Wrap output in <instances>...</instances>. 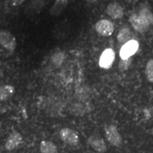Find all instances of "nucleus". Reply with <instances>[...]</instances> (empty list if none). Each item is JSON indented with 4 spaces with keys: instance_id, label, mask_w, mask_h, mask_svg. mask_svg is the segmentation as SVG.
<instances>
[{
    "instance_id": "1",
    "label": "nucleus",
    "mask_w": 153,
    "mask_h": 153,
    "mask_svg": "<svg viewBox=\"0 0 153 153\" xmlns=\"http://www.w3.org/2000/svg\"><path fill=\"white\" fill-rule=\"evenodd\" d=\"M0 45L9 52H14L16 48V40L10 31L1 30H0Z\"/></svg>"
},
{
    "instance_id": "2",
    "label": "nucleus",
    "mask_w": 153,
    "mask_h": 153,
    "mask_svg": "<svg viewBox=\"0 0 153 153\" xmlns=\"http://www.w3.org/2000/svg\"><path fill=\"white\" fill-rule=\"evenodd\" d=\"M105 135L108 143L113 146L120 147L121 145L122 137L115 126L109 125L106 126L105 128Z\"/></svg>"
},
{
    "instance_id": "3",
    "label": "nucleus",
    "mask_w": 153,
    "mask_h": 153,
    "mask_svg": "<svg viewBox=\"0 0 153 153\" xmlns=\"http://www.w3.org/2000/svg\"><path fill=\"white\" fill-rule=\"evenodd\" d=\"M95 29L101 36L108 37L114 33V25L108 19H101L96 24Z\"/></svg>"
},
{
    "instance_id": "4",
    "label": "nucleus",
    "mask_w": 153,
    "mask_h": 153,
    "mask_svg": "<svg viewBox=\"0 0 153 153\" xmlns=\"http://www.w3.org/2000/svg\"><path fill=\"white\" fill-rule=\"evenodd\" d=\"M60 137L63 142L70 145H76L79 143L78 135L73 130L65 128L60 131Z\"/></svg>"
},
{
    "instance_id": "5",
    "label": "nucleus",
    "mask_w": 153,
    "mask_h": 153,
    "mask_svg": "<svg viewBox=\"0 0 153 153\" xmlns=\"http://www.w3.org/2000/svg\"><path fill=\"white\" fill-rule=\"evenodd\" d=\"M139 48V44L135 40H131L127 43L124 44L120 51V56L121 59H128L131 57L136 53Z\"/></svg>"
},
{
    "instance_id": "6",
    "label": "nucleus",
    "mask_w": 153,
    "mask_h": 153,
    "mask_svg": "<svg viewBox=\"0 0 153 153\" xmlns=\"http://www.w3.org/2000/svg\"><path fill=\"white\" fill-rule=\"evenodd\" d=\"M87 143L93 150L98 152H104L107 150L106 143L99 135H91L87 140Z\"/></svg>"
},
{
    "instance_id": "7",
    "label": "nucleus",
    "mask_w": 153,
    "mask_h": 153,
    "mask_svg": "<svg viewBox=\"0 0 153 153\" xmlns=\"http://www.w3.org/2000/svg\"><path fill=\"white\" fill-rule=\"evenodd\" d=\"M115 59V53L111 48H107L101 54L99 59V66L104 69L111 67Z\"/></svg>"
},
{
    "instance_id": "8",
    "label": "nucleus",
    "mask_w": 153,
    "mask_h": 153,
    "mask_svg": "<svg viewBox=\"0 0 153 153\" xmlns=\"http://www.w3.org/2000/svg\"><path fill=\"white\" fill-rule=\"evenodd\" d=\"M23 137L18 132H13L9 135L5 143V148L8 151H12L22 144Z\"/></svg>"
},
{
    "instance_id": "9",
    "label": "nucleus",
    "mask_w": 153,
    "mask_h": 153,
    "mask_svg": "<svg viewBox=\"0 0 153 153\" xmlns=\"http://www.w3.org/2000/svg\"><path fill=\"white\" fill-rule=\"evenodd\" d=\"M130 22L134 29L140 33L146 31L149 27V25L143 18H141L139 15L133 14L130 17Z\"/></svg>"
},
{
    "instance_id": "10",
    "label": "nucleus",
    "mask_w": 153,
    "mask_h": 153,
    "mask_svg": "<svg viewBox=\"0 0 153 153\" xmlns=\"http://www.w3.org/2000/svg\"><path fill=\"white\" fill-rule=\"evenodd\" d=\"M106 13L114 19H120L123 16L124 11L123 7L119 4L114 2L107 6Z\"/></svg>"
},
{
    "instance_id": "11",
    "label": "nucleus",
    "mask_w": 153,
    "mask_h": 153,
    "mask_svg": "<svg viewBox=\"0 0 153 153\" xmlns=\"http://www.w3.org/2000/svg\"><path fill=\"white\" fill-rule=\"evenodd\" d=\"M69 0H55L54 4L50 10V14L53 16H58L62 14L68 5Z\"/></svg>"
},
{
    "instance_id": "12",
    "label": "nucleus",
    "mask_w": 153,
    "mask_h": 153,
    "mask_svg": "<svg viewBox=\"0 0 153 153\" xmlns=\"http://www.w3.org/2000/svg\"><path fill=\"white\" fill-rule=\"evenodd\" d=\"M117 40L118 43L123 45L124 44L127 43L128 42L131 41V40H133V33H132L131 30L127 27L122 28L119 30V32H118L117 36Z\"/></svg>"
},
{
    "instance_id": "13",
    "label": "nucleus",
    "mask_w": 153,
    "mask_h": 153,
    "mask_svg": "<svg viewBox=\"0 0 153 153\" xmlns=\"http://www.w3.org/2000/svg\"><path fill=\"white\" fill-rule=\"evenodd\" d=\"M15 93V87L10 85H5L0 87V101H6L10 99Z\"/></svg>"
},
{
    "instance_id": "14",
    "label": "nucleus",
    "mask_w": 153,
    "mask_h": 153,
    "mask_svg": "<svg viewBox=\"0 0 153 153\" xmlns=\"http://www.w3.org/2000/svg\"><path fill=\"white\" fill-rule=\"evenodd\" d=\"M40 151L41 153H57V148L51 141L43 140L40 143Z\"/></svg>"
},
{
    "instance_id": "15",
    "label": "nucleus",
    "mask_w": 153,
    "mask_h": 153,
    "mask_svg": "<svg viewBox=\"0 0 153 153\" xmlns=\"http://www.w3.org/2000/svg\"><path fill=\"white\" fill-rule=\"evenodd\" d=\"M65 57V55L63 52H57L54 53L51 57V62L55 66L59 67L63 63Z\"/></svg>"
},
{
    "instance_id": "16",
    "label": "nucleus",
    "mask_w": 153,
    "mask_h": 153,
    "mask_svg": "<svg viewBox=\"0 0 153 153\" xmlns=\"http://www.w3.org/2000/svg\"><path fill=\"white\" fill-rule=\"evenodd\" d=\"M139 16L143 18L149 25L153 24V14L149 9H143L140 11Z\"/></svg>"
},
{
    "instance_id": "17",
    "label": "nucleus",
    "mask_w": 153,
    "mask_h": 153,
    "mask_svg": "<svg viewBox=\"0 0 153 153\" xmlns=\"http://www.w3.org/2000/svg\"><path fill=\"white\" fill-rule=\"evenodd\" d=\"M145 75L147 79L151 83H153V59H150L146 64Z\"/></svg>"
},
{
    "instance_id": "18",
    "label": "nucleus",
    "mask_w": 153,
    "mask_h": 153,
    "mask_svg": "<svg viewBox=\"0 0 153 153\" xmlns=\"http://www.w3.org/2000/svg\"><path fill=\"white\" fill-rule=\"evenodd\" d=\"M131 57H129V58L128 59H124V60L121 59V60H120L119 63H118V68H119L120 71H126V70H127L128 69L130 65H131Z\"/></svg>"
},
{
    "instance_id": "19",
    "label": "nucleus",
    "mask_w": 153,
    "mask_h": 153,
    "mask_svg": "<svg viewBox=\"0 0 153 153\" xmlns=\"http://www.w3.org/2000/svg\"><path fill=\"white\" fill-rule=\"evenodd\" d=\"M26 1V0H11V3L14 7H17V6L22 4Z\"/></svg>"
},
{
    "instance_id": "20",
    "label": "nucleus",
    "mask_w": 153,
    "mask_h": 153,
    "mask_svg": "<svg viewBox=\"0 0 153 153\" xmlns=\"http://www.w3.org/2000/svg\"><path fill=\"white\" fill-rule=\"evenodd\" d=\"M87 2H89V3H90V4H93V3L97 2V1H98V0H87Z\"/></svg>"
},
{
    "instance_id": "21",
    "label": "nucleus",
    "mask_w": 153,
    "mask_h": 153,
    "mask_svg": "<svg viewBox=\"0 0 153 153\" xmlns=\"http://www.w3.org/2000/svg\"><path fill=\"white\" fill-rule=\"evenodd\" d=\"M2 75H3V72H2V70H0V78H1V76H2Z\"/></svg>"
},
{
    "instance_id": "22",
    "label": "nucleus",
    "mask_w": 153,
    "mask_h": 153,
    "mask_svg": "<svg viewBox=\"0 0 153 153\" xmlns=\"http://www.w3.org/2000/svg\"><path fill=\"white\" fill-rule=\"evenodd\" d=\"M125 1H127V2L128 3H131L132 2V0H125Z\"/></svg>"
},
{
    "instance_id": "23",
    "label": "nucleus",
    "mask_w": 153,
    "mask_h": 153,
    "mask_svg": "<svg viewBox=\"0 0 153 153\" xmlns=\"http://www.w3.org/2000/svg\"><path fill=\"white\" fill-rule=\"evenodd\" d=\"M0 126H1V122H0Z\"/></svg>"
}]
</instances>
